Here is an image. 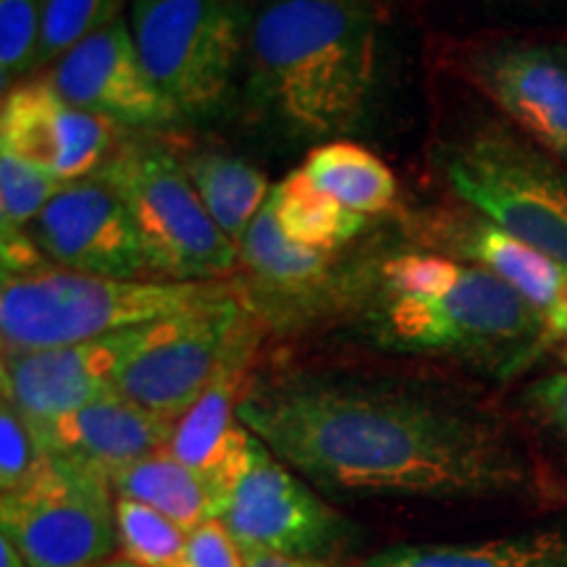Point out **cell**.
I'll use <instances>...</instances> for the list:
<instances>
[{
	"mask_svg": "<svg viewBox=\"0 0 567 567\" xmlns=\"http://www.w3.org/2000/svg\"><path fill=\"white\" fill-rule=\"evenodd\" d=\"M30 237L55 268L105 279L151 274L130 210L97 174L61 184L32 221Z\"/></svg>",
	"mask_w": 567,
	"mask_h": 567,
	"instance_id": "cell-12",
	"label": "cell"
},
{
	"mask_svg": "<svg viewBox=\"0 0 567 567\" xmlns=\"http://www.w3.org/2000/svg\"><path fill=\"white\" fill-rule=\"evenodd\" d=\"M48 452L32 431L30 421L11 408L0 405V496L19 492L38 476Z\"/></svg>",
	"mask_w": 567,
	"mask_h": 567,
	"instance_id": "cell-28",
	"label": "cell"
},
{
	"mask_svg": "<svg viewBox=\"0 0 567 567\" xmlns=\"http://www.w3.org/2000/svg\"><path fill=\"white\" fill-rule=\"evenodd\" d=\"M245 567H323L316 559H300V557H287L276 555V551L264 549H243Z\"/></svg>",
	"mask_w": 567,
	"mask_h": 567,
	"instance_id": "cell-31",
	"label": "cell"
},
{
	"mask_svg": "<svg viewBox=\"0 0 567 567\" xmlns=\"http://www.w3.org/2000/svg\"><path fill=\"white\" fill-rule=\"evenodd\" d=\"M0 153L42 168L61 184L97 174L113 153V124L71 105L48 80L3 92Z\"/></svg>",
	"mask_w": 567,
	"mask_h": 567,
	"instance_id": "cell-15",
	"label": "cell"
},
{
	"mask_svg": "<svg viewBox=\"0 0 567 567\" xmlns=\"http://www.w3.org/2000/svg\"><path fill=\"white\" fill-rule=\"evenodd\" d=\"M360 567H567V520L484 542L405 544Z\"/></svg>",
	"mask_w": 567,
	"mask_h": 567,
	"instance_id": "cell-19",
	"label": "cell"
},
{
	"mask_svg": "<svg viewBox=\"0 0 567 567\" xmlns=\"http://www.w3.org/2000/svg\"><path fill=\"white\" fill-rule=\"evenodd\" d=\"M224 289L213 281L105 279L42 266L3 279L0 342L3 352L80 344L184 313Z\"/></svg>",
	"mask_w": 567,
	"mask_h": 567,
	"instance_id": "cell-4",
	"label": "cell"
},
{
	"mask_svg": "<svg viewBox=\"0 0 567 567\" xmlns=\"http://www.w3.org/2000/svg\"><path fill=\"white\" fill-rule=\"evenodd\" d=\"M0 567H30L21 557V551L3 534H0Z\"/></svg>",
	"mask_w": 567,
	"mask_h": 567,
	"instance_id": "cell-32",
	"label": "cell"
},
{
	"mask_svg": "<svg viewBox=\"0 0 567 567\" xmlns=\"http://www.w3.org/2000/svg\"><path fill=\"white\" fill-rule=\"evenodd\" d=\"M30 425L48 455L109 478L118 467L166 450L176 423L134 405L111 389L74 413Z\"/></svg>",
	"mask_w": 567,
	"mask_h": 567,
	"instance_id": "cell-17",
	"label": "cell"
},
{
	"mask_svg": "<svg viewBox=\"0 0 567 567\" xmlns=\"http://www.w3.org/2000/svg\"><path fill=\"white\" fill-rule=\"evenodd\" d=\"M271 205L281 231L297 245L331 250L350 243L365 226V216L318 189L305 168H297L271 189Z\"/></svg>",
	"mask_w": 567,
	"mask_h": 567,
	"instance_id": "cell-23",
	"label": "cell"
},
{
	"mask_svg": "<svg viewBox=\"0 0 567 567\" xmlns=\"http://www.w3.org/2000/svg\"><path fill=\"white\" fill-rule=\"evenodd\" d=\"M130 27L147 74L179 116L221 109L245 45L234 0H134Z\"/></svg>",
	"mask_w": 567,
	"mask_h": 567,
	"instance_id": "cell-8",
	"label": "cell"
},
{
	"mask_svg": "<svg viewBox=\"0 0 567 567\" xmlns=\"http://www.w3.org/2000/svg\"><path fill=\"white\" fill-rule=\"evenodd\" d=\"M460 200L567 266V176L502 126H484L455 142L442 161Z\"/></svg>",
	"mask_w": 567,
	"mask_h": 567,
	"instance_id": "cell-6",
	"label": "cell"
},
{
	"mask_svg": "<svg viewBox=\"0 0 567 567\" xmlns=\"http://www.w3.org/2000/svg\"><path fill=\"white\" fill-rule=\"evenodd\" d=\"M184 168L213 224L239 247L271 195L266 174L250 161L221 151L193 153L184 158Z\"/></svg>",
	"mask_w": 567,
	"mask_h": 567,
	"instance_id": "cell-21",
	"label": "cell"
},
{
	"mask_svg": "<svg viewBox=\"0 0 567 567\" xmlns=\"http://www.w3.org/2000/svg\"><path fill=\"white\" fill-rule=\"evenodd\" d=\"M116 534L122 555L140 567H179L189 534L158 509L116 496Z\"/></svg>",
	"mask_w": 567,
	"mask_h": 567,
	"instance_id": "cell-24",
	"label": "cell"
},
{
	"mask_svg": "<svg viewBox=\"0 0 567 567\" xmlns=\"http://www.w3.org/2000/svg\"><path fill=\"white\" fill-rule=\"evenodd\" d=\"M258 334L250 305L224 289L172 316L163 337L116 373L113 392L176 423L229 368L250 365Z\"/></svg>",
	"mask_w": 567,
	"mask_h": 567,
	"instance_id": "cell-7",
	"label": "cell"
},
{
	"mask_svg": "<svg viewBox=\"0 0 567 567\" xmlns=\"http://www.w3.org/2000/svg\"><path fill=\"white\" fill-rule=\"evenodd\" d=\"M124 0H40L42 38L34 71L51 66L69 48L118 19Z\"/></svg>",
	"mask_w": 567,
	"mask_h": 567,
	"instance_id": "cell-25",
	"label": "cell"
},
{
	"mask_svg": "<svg viewBox=\"0 0 567 567\" xmlns=\"http://www.w3.org/2000/svg\"><path fill=\"white\" fill-rule=\"evenodd\" d=\"M237 250L239 264L260 289L258 295L271 318H284V313L305 316L316 308H326L334 295V255L331 250L292 243L276 221L271 195Z\"/></svg>",
	"mask_w": 567,
	"mask_h": 567,
	"instance_id": "cell-18",
	"label": "cell"
},
{
	"mask_svg": "<svg viewBox=\"0 0 567 567\" xmlns=\"http://www.w3.org/2000/svg\"><path fill=\"white\" fill-rule=\"evenodd\" d=\"M302 168L318 189L358 216H379L396 200V179L386 163L354 142H323Z\"/></svg>",
	"mask_w": 567,
	"mask_h": 567,
	"instance_id": "cell-22",
	"label": "cell"
},
{
	"mask_svg": "<svg viewBox=\"0 0 567 567\" xmlns=\"http://www.w3.org/2000/svg\"><path fill=\"white\" fill-rule=\"evenodd\" d=\"M179 567H245V555L221 520H208L189 534Z\"/></svg>",
	"mask_w": 567,
	"mask_h": 567,
	"instance_id": "cell-29",
	"label": "cell"
},
{
	"mask_svg": "<svg viewBox=\"0 0 567 567\" xmlns=\"http://www.w3.org/2000/svg\"><path fill=\"white\" fill-rule=\"evenodd\" d=\"M565 360H567V334H565Z\"/></svg>",
	"mask_w": 567,
	"mask_h": 567,
	"instance_id": "cell-34",
	"label": "cell"
},
{
	"mask_svg": "<svg viewBox=\"0 0 567 567\" xmlns=\"http://www.w3.org/2000/svg\"><path fill=\"white\" fill-rule=\"evenodd\" d=\"M97 176L124 200L153 276L216 281L237 268V245L213 224L172 147L155 140L124 142Z\"/></svg>",
	"mask_w": 567,
	"mask_h": 567,
	"instance_id": "cell-5",
	"label": "cell"
},
{
	"mask_svg": "<svg viewBox=\"0 0 567 567\" xmlns=\"http://www.w3.org/2000/svg\"><path fill=\"white\" fill-rule=\"evenodd\" d=\"M48 82L71 105L111 124L158 130L179 122V111L155 87L134 45L130 21L122 17L51 63Z\"/></svg>",
	"mask_w": 567,
	"mask_h": 567,
	"instance_id": "cell-14",
	"label": "cell"
},
{
	"mask_svg": "<svg viewBox=\"0 0 567 567\" xmlns=\"http://www.w3.org/2000/svg\"><path fill=\"white\" fill-rule=\"evenodd\" d=\"M61 182L53 179L32 163L0 153V231L9 234L30 231L48 200L59 193Z\"/></svg>",
	"mask_w": 567,
	"mask_h": 567,
	"instance_id": "cell-26",
	"label": "cell"
},
{
	"mask_svg": "<svg viewBox=\"0 0 567 567\" xmlns=\"http://www.w3.org/2000/svg\"><path fill=\"white\" fill-rule=\"evenodd\" d=\"M467 76L544 151L567 163V51L502 42L467 59Z\"/></svg>",
	"mask_w": 567,
	"mask_h": 567,
	"instance_id": "cell-16",
	"label": "cell"
},
{
	"mask_svg": "<svg viewBox=\"0 0 567 567\" xmlns=\"http://www.w3.org/2000/svg\"><path fill=\"white\" fill-rule=\"evenodd\" d=\"M42 38L40 0H0V84L3 92L34 71Z\"/></svg>",
	"mask_w": 567,
	"mask_h": 567,
	"instance_id": "cell-27",
	"label": "cell"
},
{
	"mask_svg": "<svg viewBox=\"0 0 567 567\" xmlns=\"http://www.w3.org/2000/svg\"><path fill=\"white\" fill-rule=\"evenodd\" d=\"M218 520L239 549H264L316 563L334 555L350 538V523L260 439L250 467L234 486Z\"/></svg>",
	"mask_w": 567,
	"mask_h": 567,
	"instance_id": "cell-10",
	"label": "cell"
},
{
	"mask_svg": "<svg viewBox=\"0 0 567 567\" xmlns=\"http://www.w3.org/2000/svg\"><path fill=\"white\" fill-rule=\"evenodd\" d=\"M379 40L365 0H271L250 27L255 101L297 137H342L363 124Z\"/></svg>",
	"mask_w": 567,
	"mask_h": 567,
	"instance_id": "cell-3",
	"label": "cell"
},
{
	"mask_svg": "<svg viewBox=\"0 0 567 567\" xmlns=\"http://www.w3.org/2000/svg\"><path fill=\"white\" fill-rule=\"evenodd\" d=\"M109 484L116 496L158 509L187 534H193L203 523L218 520L216 499H213L208 484L168 450L118 467L109 476Z\"/></svg>",
	"mask_w": 567,
	"mask_h": 567,
	"instance_id": "cell-20",
	"label": "cell"
},
{
	"mask_svg": "<svg viewBox=\"0 0 567 567\" xmlns=\"http://www.w3.org/2000/svg\"><path fill=\"white\" fill-rule=\"evenodd\" d=\"M0 530L30 567H92L118 547L116 494L103 473L48 455L30 484L0 496Z\"/></svg>",
	"mask_w": 567,
	"mask_h": 567,
	"instance_id": "cell-9",
	"label": "cell"
},
{
	"mask_svg": "<svg viewBox=\"0 0 567 567\" xmlns=\"http://www.w3.org/2000/svg\"><path fill=\"white\" fill-rule=\"evenodd\" d=\"M92 567H140V565L134 563V559H130V557L118 555V557H109V559H103V563H97V565H92Z\"/></svg>",
	"mask_w": 567,
	"mask_h": 567,
	"instance_id": "cell-33",
	"label": "cell"
},
{
	"mask_svg": "<svg viewBox=\"0 0 567 567\" xmlns=\"http://www.w3.org/2000/svg\"><path fill=\"white\" fill-rule=\"evenodd\" d=\"M368 329L392 350L452 354L496 379L557 342L549 323L505 281L439 252H405L381 266Z\"/></svg>",
	"mask_w": 567,
	"mask_h": 567,
	"instance_id": "cell-2",
	"label": "cell"
},
{
	"mask_svg": "<svg viewBox=\"0 0 567 567\" xmlns=\"http://www.w3.org/2000/svg\"><path fill=\"white\" fill-rule=\"evenodd\" d=\"M237 415L284 465L329 494L476 499L530 481L505 425L431 386L279 373L252 381Z\"/></svg>",
	"mask_w": 567,
	"mask_h": 567,
	"instance_id": "cell-1",
	"label": "cell"
},
{
	"mask_svg": "<svg viewBox=\"0 0 567 567\" xmlns=\"http://www.w3.org/2000/svg\"><path fill=\"white\" fill-rule=\"evenodd\" d=\"M528 413L567 446V373H551L534 381L523 394Z\"/></svg>",
	"mask_w": 567,
	"mask_h": 567,
	"instance_id": "cell-30",
	"label": "cell"
},
{
	"mask_svg": "<svg viewBox=\"0 0 567 567\" xmlns=\"http://www.w3.org/2000/svg\"><path fill=\"white\" fill-rule=\"evenodd\" d=\"M405 229L417 247L494 274L549 323L551 334H567V266L515 239L481 213L413 210L405 216Z\"/></svg>",
	"mask_w": 567,
	"mask_h": 567,
	"instance_id": "cell-13",
	"label": "cell"
},
{
	"mask_svg": "<svg viewBox=\"0 0 567 567\" xmlns=\"http://www.w3.org/2000/svg\"><path fill=\"white\" fill-rule=\"evenodd\" d=\"M172 316L132 326L80 344L30 352H3L0 386L3 402L30 423L74 413L113 389V379L130 360L168 329Z\"/></svg>",
	"mask_w": 567,
	"mask_h": 567,
	"instance_id": "cell-11",
	"label": "cell"
}]
</instances>
